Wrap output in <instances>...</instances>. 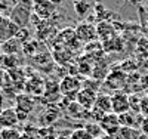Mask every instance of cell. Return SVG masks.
I'll list each match as a JSON object with an SVG mask.
<instances>
[{"label":"cell","instance_id":"10","mask_svg":"<svg viewBox=\"0 0 148 139\" xmlns=\"http://www.w3.org/2000/svg\"><path fill=\"white\" fill-rule=\"evenodd\" d=\"M96 96H98V93L93 92V90H90V89H82V90L77 93L76 101H77V102H79L83 108H86V110L90 111V110L93 108V105H95Z\"/></svg>","mask_w":148,"mask_h":139},{"label":"cell","instance_id":"22","mask_svg":"<svg viewBox=\"0 0 148 139\" xmlns=\"http://www.w3.org/2000/svg\"><path fill=\"white\" fill-rule=\"evenodd\" d=\"M139 21H141V28L145 34H148V14H147V10L139 6Z\"/></svg>","mask_w":148,"mask_h":139},{"label":"cell","instance_id":"15","mask_svg":"<svg viewBox=\"0 0 148 139\" xmlns=\"http://www.w3.org/2000/svg\"><path fill=\"white\" fill-rule=\"evenodd\" d=\"M21 47H22V43L18 39H15V37L2 43V50H3L6 55H15Z\"/></svg>","mask_w":148,"mask_h":139},{"label":"cell","instance_id":"8","mask_svg":"<svg viewBox=\"0 0 148 139\" xmlns=\"http://www.w3.org/2000/svg\"><path fill=\"white\" fill-rule=\"evenodd\" d=\"M74 31H76L77 40H80L83 43L92 42L93 39H96V36H98L95 25H92V24H80V25H77V28Z\"/></svg>","mask_w":148,"mask_h":139},{"label":"cell","instance_id":"16","mask_svg":"<svg viewBox=\"0 0 148 139\" xmlns=\"http://www.w3.org/2000/svg\"><path fill=\"white\" fill-rule=\"evenodd\" d=\"M16 108L21 110V111L30 112L34 108V99L28 95H19L16 98Z\"/></svg>","mask_w":148,"mask_h":139},{"label":"cell","instance_id":"14","mask_svg":"<svg viewBox=\"0 0 148 139\" xmlns=\"http://www.w3.org/2000/svg\"><path fill=\"white\" fill-rule=\"evenodd\" d=\"M141 135V130L138 129H130V127H121L119 129V132L111 136V139H138Z\"/></svg>","mask_w":148,"mask_h":139},{"label":"cell","instance_id":"35","mask_svg":"<svg viewBox=\"0 0 148 139\" xmlns=\"http://www.w3.org/2000/svg\"><path fill=\"white\" fill-rule=\"evenodd\" d=\"M147 93H148V89H147Z\"/></svg>","mask_w":148,"mask_h":139},{"label":"cell","instance_id":"32","mask_svg":"<svg viewBox=\"0 0 148 139\" xmlns=\"http://www.w3.org/2000/svg\"><path fill=\"white\" fill-rule=\"evenodd\" d=\"M2 105H3V95L0 92V110H2Z\"/></svg>","mask_w":148,"mask_h":139},{"label":"cell","instance_id":"33","mask_svg":"<svg viewBox=\"0 0 148 139\" xmlns=\"http://www.w3.org/2000/svg\"><path fill=\"white\" fill-rule=\"evenodd\" d=\"M98 139H111L110 136H107V135H104V136H101V138H98Z\"/></svg>","mask_w":148,"mask_h":139},{"label":"cell","instance_id":"20","mask_svg":"<svg viewBox=\"0 0 148 139\" xmlns=\"http://www.w3.org/2000/svg\"><path fill=\"white\" fill-rule=\"evenodd\" d=\"M141 99H142V96H141V95H138V93H130V95H129V105H130V111L141 114V112H139V108H141Z\"/></svg>","mask_w":148,"mask_h":139},{"label":"cell","instance_id":"6","mask_svg":"<svg viewBox=\"0 0 148 139\" xmlns=\"http://www.w3.org/2000/svg\"><path fill=\"white\" fill-rule=\"evenodd\" d=\"M125 83H126L125 71H113V73H110L105 79V86L116 90V92H120L121 89H125V86H126Z\"/></svg>","mask_w":148,"mask_h":139},{"label":"cell","instance_id":"29","mask_svg":"<svg viewBox=\"0 0 148 139\" xmlns=\"http://www.w3.org/2000/svg\"><path fill=\"white\" fill-rule=\"evenodd\" d=\"M142 2H145V0H130V3H133V5H142Z\"/></svg>","mask_w":148,"mask_h":139},{"label":"cell","instance_id":"2","mask_svg":"<svg viewBox=\"0 0 148 139\" xmlns=\"http://www.w3.org/2000/svg\"><path fill=\"white\" fill-rule=\"evenodd\" d=\"M31 10L42 21H49L55 15V5L51 0H34L31 5Z\"/></svg>","mask_w":148,"mask_h":139},{"label":"cell","instance_id":"17","mask_svg":"<svg viewBox=\"0 0 148 139\" xmlns=\"http://www.w3.org/2000/svg\"><path fill=\"white\" fill-rule=\"evenodd\" d=\"M83 129L88 132L93 139H98V138H101V136H104V132H102V129H101V126H99V123H96V121H89V123H84L83 124Z\"/></svg>","mask_w":148,"mask_h":139},{"label":"cell","instance_id":"26","mask_svg":"<svg viewBox=\"0 0 148 139\" xmlns=\"http://www.w3.org/2000/svg\"><path fill=\"white\" fill-rule=\"evenodd\" d=\"M142 133H147L148 135V117H144L142 123H141V129H139Z\"/></svg>","mask_w":148,"mask_h":139},{"label":"cell","instance_id":"34","mask_svg":"<svg viewBox=\"0 0 148 139\" xmlns=\"http://www.w3.org/2000/svg\"><path fill=\"white\" fill-rule=\"evenodd\" d=\"M0 2H8V0H0Z\"/></svg>","mask_w":148,"mask_h":139},{"label":"cell","instance_id":"31","mask_svg":"<svg viewBox=\"0 0 148 139\" xmlns=\"http://www.w3.org/2000/svg\"><path fill=\"white\" fill-rule=\"evenodd\" d=\"M138 139H148V135H147V133H142V132H141V135H139V138H138Z\"/></svg>","mask_w":148,"mask_h":139},{"label":"cell","instance_id":"30","mask_svg":"<svg viewBox=\"0 0 148 139\" xmlns=\"http://www.w3.org/2000/svg\"><path fill=\"white\" fill-rule=\"evenodd\" d=\"M51 2L55 5V6H58V5H61V3H62L64 2V0H51Z\"/></svg>","mask_w":148,"mask_h":139},{"label":"cell","instance_id":"25","mask_svg":"<svg viewBox=\"0 0 148 139\" xmlns=\"http://www.w3.org/2000/svg\"><path fill=\"white\" fill-rule=\"evenodd\" d=\"M15 111H16V116H18V120H19V121H25V120H27L28 112L21 111V110H18V108H15Z\"/></svg>","mask_w":148,"mask_h":139},{"label":"cell","instance_id":"3","mask_svg":"<svg viewBox=\"0 0 148 139\" xmlns=\"http://www.w3.org/2000/svg\"><path fill=\"white\" fill-rule=\"evenodd\" d=\"M111 110H113V112L117 116L130 111L129 95L125 93V92H116L114 95H111Z\"/></svg>","mask_w":148,"mask_h":139},{"label":"cell","instance_id":"13","mask_svg":"<svg viewBox=\"0 0 148 139\" xmlns=\"http://www.w3.org/2000/svg\"><path fill=\"white\" fill-rule=\"evenodd\" d=\"M58 116H59V111L56 110V107H49L43 114H40V124L42 126H51L56 118H58Z\"/></svg>","mask_w":148,"mask_h":139},{"label":"cell","instance_id":"11","mask_svg":"<svg viewBox=\"0 0 148 139\" xmlns=\"http://www.w3.org/2000/svg\"><path fill=\"white\" fill-rule=\"evenodd\" d=\"M93 108L98 110V111H101V112H104V114H110V112H113V110H111V95L98 93Z\"/></svg>","mask_w":148,"mask_h":139},{"label":"cell","instance_id":"4","mask_svg":"<svg viewBox=\"0 0 148 139\" xmlns=\"http://www.w3.org/2000/svg\"><path fill=\"white\" fill-rule=\"evenodd\" d=\"M99 126H101V129H102L104 135H107V136H110V138L114 136V135L119 132V129L121 127V126H120V121H119V116L114 114V112L105 114V116L101 118Z\"/></svg>","mask_w":148,"mask_h":139},{"label":"cell","instance_id":"19","mask_svg":"<svg viewBox=\"0 0 148 139\" xmlns=\"http://www.w3.org/2000/svg\"><path fill=\"white\" fill-rule=\"evenodd\" d=\"M98 36H101L102 39H108L107 36H110L111 33H114V27L111 24H108L107 21H101L98 24V28H96Z\"/></svg>","mask_w":148,"mask_h":139},{"label":"cell","instance_id":"7","mask_svg":"<svg viewBox=\"0 0 148 139\" xmlns=\"http://www.w3.org/2000/svg\"><path fill=\"white\" fill-rule=\"evenodd\" d=\"M144 117L138 112H133V111H127L125 114H120L119 116V121L120 126L123 127H130V129H141V123H142Z\"/></svg>","mask_w":148,"mask_h":139},{"label":"cell","instance_id":"9","mask_svg":"<svg viewBox=\"0 0 148 139\" xmlns=\"http://www.w3.org/2000/svg\"><path fill=\"white\" fill-rule=\"evenodd\" d=\"M18 121L19 120L15 108H6L0 112V127L2 129H14Z\"/></svg>","mask_w":148,"mask_h":139},{"label":"cell","instance_id":"5","mask_svg":"<svg viewBox=\"0 0 148 139\" xmlns=\"http://www.w3.org/2000/svg\"><path fill=\"white\" fill-rule=\"evenodd\" d=\"M80 87H82V84L77 79H74L73 75H67L59 83V92L70 98H77V93L82 90Z\"/></svg>","mask_w":148,"mask_h":139},{"label":"cell","instance_id":"27","mask_svg":"<svg viewBox=\"0 0 148 139\" xmlns=\"http://www.w3.org/2000/svg\"><path fill=\"white\" fill-rule=\"evenodd\" d=\"M16 2H18V3H21V5H27V6H31L34 0H16Z\"/></svg>","mask_w":148,"mask_h":139},{"label":"cell","instance_id":"1","mask_svg":"<svg viewBox=\"0 0 148 139\" xmlns=\"http://www.w3.org/2000/svg\"><path fill=\"white\" fill-rule=\"evenodd\" d=\"M31 15H33L31 14V6L16 3L9 12V19L15 25H18L19 28H27V24L30 22Z\"/></svg>","mask_w":148,"mask_h":139},{"label":"cell","instance_id":"23","mask_svg":"<svg viewBox=\"0 0 148 139\" xmlns=\"http://www.w3.org/2000/svg\"><path fill=\"white\" fill-rule=\"evenodd\" d=\"M71 139H93L83 127H77L71 132Z\"/></svg>","mask_w":148,"mask_h":139},{"label":"cell","instance_id":"18","mask_svg":"<svg viewBox=\"0 0 148 139\" xmlns=\"http://www.w3.org/2000/svg\"><path fill=\"white\" fill-rule=\"evenodd\" d=\"M73 6H74V10H76V14L79 16H86L92 8V3L89 0H74Z\"/></svg>","mask_w":148,"mask_h":139},{"label":"cell","instance_id":"21","mask_svg":"<svg viewBox=\"0 0 148 139\" xmlns=\"http://www.w3.org/2000/svg\"><path fill=\"white\" fill-rule=\"evenodd\" d=\"M21 132L14 129H2L0 130V139H21Z\"/></svg>","mask_w":148,"mask_h":139},{"label":"cell","instance_id":"12","mask_svg":"<svg viewBox=\"0 0 148 139\" xmlns=\"http://www.w3.org/2000/svg\"><path fill=\"white\" fill-rule=\"evenodd\" d=\"M67 111L73 118H90V111L83 108L77 101H73V102L67 107Z\"/></svg>","mask_w":148,"mask_h":139},{"label":"cell","instance_id":"24","mask_svg":"<svg viewBox=\"0 0 148 139\" xmlns=\"http://www.w3.org/2000/svg\"><path fill=\"white\" fill-rule=\"evenodd\" d=\"M139 112L142 117H148V93H145L141 99V108H139Z\"/></svg>","mask_w":148,"mask_h":139},{"label":"cell","instance_id":"28","mask_svg":"<svg viewBox=\"0 0 148 139\" xmlns=\"http://www.w3.org/2000/svg\"><path fill=\"white\" fill-rule=\"evenodd\" d=\"M21 139H34L33 136H30V133L28 132H25V133H22L21 135Z\"/></svg>","mask_w":148,"mask_h":139}]
</instances>
